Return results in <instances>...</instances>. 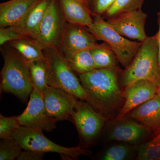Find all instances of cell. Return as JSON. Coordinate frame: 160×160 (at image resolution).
I'll return each mask as SVG.
<instances>
[{
  "mask_svg": "<svg viewBox=\"0 0 160 160\" xmlns=\"http://www.w3.org/2000/svg\"><path fill=\"white\" fill-rule=\"evenodd\" d=\"M120 72L96 69L79 76L88 97L87 102L108 119L117 117L125 102L124 91L119 85Z\"/></svg>",
  "mask_w": 160,
  "mask_h": 160,
  "instance_id": "obj_1",
  "label": "cell"
},
{
  "mask_svg": "<svg viewBox=\"0 0 160 160\" xmlns=\"http://www.w3.org/2000/svg\"><path fill=\"white\" fill-rule=\"evenodd\" d=\"M11 47L2 52L4 64L1 72V90L26 102L33 89L29 65Z\"/></svg>",
  "mask_w": 160,
  "mask_h": 160,
  "instance_id": "obj_2",
  "label": "cell"
},
{
  "mask_svg": "<svg viewBox=\"0 0 160 160\" xmlns=\"http://www.w3.org/2000/svg\"><path fill=\"white\" fill-rule=\"evenodd\" d=\"M122 83L125 88L140 81H149L160 86L157 38L156 34L148 37L132 62L122 74Z\"/></svg>",
  "mask_w": 160,
  "mask_h": 160,
  "instance_id": "obj_3",
  "label": "cell"
},
{
  "mask_svg": "<svg viewBox=\"0 0 160 160\" xmlns=\"http://www.w3.org/2000/svg\"><path fill=\"white\" fill-rule=\"evenodd\" d=\"M48 74V85L69 92L82 101H88L87 94L80 79L69 62L59 50L43 49Z\"/></svg>",
  "mask_w": 160,
  "mask_h": 160,
  "instance_id": "obj_4",
  "label": "cell"
},
{
  "mask_svg": "<svg viewBox=\"0 0 160 160\" xmlns=\"http://www.w3.org/2000/svg\"><path fill=\"white\" fill-rule=\"evenodd\" d=\"M93 16V22L87 29L97 40L108 44L119 63L124 68H127L137 54L142 42L126 38L115 31L102 16L95 14Z\"/></svg>",
  "mask_w": 160,
  "mask_h": 160,
  "instance_id": "obj_5",
  "label": "cell"
},
{
  "mask_svg": "<svg viewBox=\"0 0 160 160\" xmlns=\"http://www.w3.org/2000/svg\"><path fill=\"white\" fill-rule=\"evenodd\" d=\"M11 136L24 150L55 152L69 160H77L81 155L89 156L92 153L79 146L69 148L58 145L44 135L42 129L21 126Z\"/></svg>",
  "mask_w": 160,
  "mask_h": 160,
  "instance_id": "obj_6",
  "label": "cell"
},
{
  "mask_svg": "<svg viewBox=\"0 0 160 160\" xmlns=\"http://www.w3.org/2000/svg\"><path fill=\"white\" fill-rule=\"evenodd\" d=\"M66 21L56 0H50L36 41L43 49H59Z\"/></svg>",
  "mask_w": 160,
  "mask_h": 160,
  "instance_id": "obj_7",
  "label": "cell"
},
{
  "mask_svg": "<svg viewBox=\"0 0 160 160\" xmlns=\"http://www.w3.org/2000/svg\"><path fill=\"white\" fill-rule=\"evenodd\" d=\"M108 119L92 106L80 101H78L72 116V122L86 142H91L99 136Z\"/></svg>",
  "mask_w": 160,
  "mask_h": 160,
  "instance_id": "obj_8",
  "label": "cell"
},
{
  "mask_svg": "<svg viewBox=\"0 0 160 160\" xmlns=\"http://www.w3.org/2000/svg\"><path fill=\"white\" fill-rule=\"evenodd\" d=\"M28 106L23 113L18 116L21 126L51 132L56 128L58 122L51 117L46 110L42 92L33 86Z\"/></svg>",
  "mask_w": 160,
  "mask_h": 160,
  "instance_id": "obj_9",
  "label": "cell"
},
{
  "mask_svg": "<svg viewBox=\"0 0 160 160\" xmlns=\"http://www.w3.org/2000/svg\"><path fill=\"white\" fill-rule=\"evenodd\" d=\"M85 26L66 22L59 51L66 60L78 52L96 46L97 39Z\"/></svg>",
  "mask_w": 160,
  "mask_h": 160,
  "instance_id": "obj_10",
  "label": "cell"
},
{
  "mask_svg": "<svg viewBox=\"0 0 160 160\" xmlns=\"http://www.w3.org/2000/svg\"><path fill=\"white\" fill-rule=\"evenodd\" d=\"M147 18L148 15L141 9L122 12L106 21L124 37L143 42L148 38L145 31Z\"/></svg>",
  "mask_w": 160,
  "mask_h": 160,
  "instance_id": "obj_11",
  "label": "cell"
},
{
  "mask_svg": "<svg viewBox=\"0 0 160 160\" xmlns=\"http://www.w3.org/2000/svg\"><path fill=\"white\" fill-rule=\"evenodd\" d=\"M43 100L49 115L58 121L70 120L78 101L77 98L67 92L48 86L42 92Z\"/></svg>",
  "mask_w": 160,
  "mask_h": 160,
  "instance_id": "obj_12",
  "label": "cell"
},
{
  "mask_svg": "<svg viewBox=\"0 0 160 160\" xmlns=\"http://www.w3.org/2000/svg\"><path fill=\"white\" fill-rule=\"evenodd\" d=\"M115 119L108 130L109 140L138 146L145 142L151 133V130L142 124L125 117Z\"/></svg>",
  "mask_w": 160,
  "mask_h": 160,
  "instance_id": "obj_13",
  "label": "cell"
},
{
  "mask_svg": "<svg viewBox=\"0 0 160 160\" xmlns=\"http://www.w3.org/2000/svg\"><path fill=\"white\" fill-rule=\"evenodd\" d=\"M159 86L148 81H140L125 88V102L115 119L125 117L132 109L151 99L158 94Z\"/></svg>",
  "mask_w": 160,
  "mask_h": 160,
  "instance_id": "obj_14",
  "label": "cell"
},
{
  "mask_svg": "<svg viewBox=\"0 0 160 160\" xmlns=\"http://www.w3.org/2000/svg\"><path fill=\"white\" fill-rule=\"evenodd\" d=\"M127 115L156 133L160 130V97L157 94Z\"/></svg>",
  "mask_w": 160,
  "mask_h": 160,
  "instance_id": "obj_15",
  "label": "cell"
},
{
  "mask_svg": "<svg viewBox=\"0 0 160 160\" xmlns=\"http://www.w3.org/2000/svg\"><path fill=\"white\" fill-rule=\"evenodd\" d=\"M38 0H10L0 4V27L17 26Z\"/></svg>",
  "mask_w": 160,
  "mask_h": 160,
  "instance_id": "obj_16",
  "label": "cell"
},
{
  "mask_svg": "<svg viewBox=\"0 0 160 160\" xmlns=\"http://www.w3.org/2000/svg\"><path fill=\"white\" fill-rule=\"evenodd\" d=\"M50 0H38L17 26L18 30L29 38L36 40L39 29Z\"/></svg>",
  "mask_w": 160,
  "mask_h": 160,
  "instance_id": "obj_17",
  "label": "cell"
},
{
  "mask_svg": "<svg viewBox=\"0 0 160 160\" xmlns=\"http://www.w3.org/2000/svg\"><path fill=\"white\" fill-rule=\"evenodd\" d=\"M60 7L67 22L88 27L92 24V12L89 7L77 0H60Z\"/></svg>",
  "mask_w": 160,
  "mask_h": 160,
  "instance_id": "obj_18",
  "label": "cell"
},
{
  "mask_svg": "<svg viewBox=\"0 0 160 160\" xmlns=\"http://www.w3.org/2000/svg\"><path fill=\"white\" fill-rule=\"evenodd\" d=\"M90 51L96 69H112L120 71L118 66V61L108 44H98Z\"/></svg>",
  "mask_w": 160,
  "mask_h": 160,
  "instance_id": "obj_19",
  "label": "cell"
},
{
  "mask_svg": "<svg viewBox=\"0 0 160 160\" xmlns=\"http://www.w3.org/2000/svg\"><path fill=\"white\" fill-rule=\"evenodd\" d=\"M9 44L27 62L44 59L43 48L31 38L15 40L9 42Z\"/></svg>",
  "mask_w": 160,
  "mask_h": 160,
  "instance_id": "obj_20",
  "label": "cell"
},
{
  "mask_svg": "<svg viewBox=\"0 0 160 160\" xmlns=\"http://www.w3.org/2000/svg\"><path fill=\"white\" fill-rule=\"evenodd\" d=\"M137 146L127 143L116 144L109 146L101 156L102 160H126L131 159L137 155Z\"/></svg>",
  "mask_w": 160,
  "mask_h": 160,
  "instance_id": "obj_21",
  "label": "cell"
},
{
  "mask_svg": "<svg viewBox=\"0 0 160 160\" xmlns=\"http://www.w3.org/2000/svg\"><path fill=\"white\" fill-rule=\"evenodd\" d=\"M90 49L82 50L75 54L70 59L67 60L74 72L80 75L96 69Z\"/></svg>",
  "mask_w": 160,
  "mask_h": 160,
  "instance_id": "obj_22",
  "label": "cell"
},
{
  "mask_svg": "<svg viewBox=\"0 0 160 160\" xmlns=\"http://www.w3.org/2000/svg\"><path fill=\"white\" fill-rule=\"evenodd\" d=\"M148 142L137 146V159L160 160V130Z\"/></svg>",
  "mask_w": 160,
  "mask_h": 160,
  "instance_id": "obj_23",
  "label": "cell"
},
{
  "mask_svg": "<svg viewBox=\"0 0 160 160\" xmlns=\"http://www.w3.org/2000/svg\"><path fill=\"white\" fill-rule=\"evenodd\" d=\"M28 63L33 86L43 92L49 86L47 68L44 59Z\"/></svg>",
  "mask_w": 160,
  "mask_h": 160,
  "instance_id": "obj_24",
  "label": "cell"
},
{
  "mask_svg": "<svg viewBox=\"0 0 160 160\" xmlns=\"http://www.w3.org/2000/svg\"><path fill=\"white\" fill-rule=\"evenodd\" d=\"M145 0H115L104 15L109 18L122 12L142 9Z\"/></svg>",
  "mask_w": 160,
  "mask_h": 160,
  "instance_id": "obj_25",
  "label": "cell"
},
{
  "mask_svg": "<svg viewBox=\"0 0 160 160\" xmlns=\"http://www.w3.org/2000/svg\"><path fill=\"white\" fill-rule=\"evenodd\" d=\"M22 148L13 137L3 139L0 142V160H14L22 152Z\"/></svg>",
  "mask_w": 160,
  "mask_h": 160,
  "instance_id": "obj_26",
  "label": "cell"
},
{
  "mask_svg": "<svg viewBox=\"0 0 160 160\" xmlns=\"http://www.w3.org/2000/svg\"><path fill=\"white\" fill-rule=\"evenodd\" d=\"M18 117H10L0 115V138L1 139L10 137L21 126Z\"/></svg>",
  "mask_w": 160,
  "mask_h": 160,
  "instance_id": "obj_27",
  "label": "cell"
},
{
  "mask_svg": "<svg viewBox=\"0 0 160 160\" xmlns=\"http://www.w3.org/2000/svg\"><path fill=\"white\" fill-rule=\"evenodd\" d=\"M29 38L20 32L15 26L0 29V45L2 46L8 42L20 39Z\"/></svg>",
  "mask_w": 160,
  "mask_h": 160,
  "instance_id": "obj_28",
  "label": "cell"
},
{
  "mask_svg": "<svg viewBox=\"0 0 160 160\" xmlns=\"http://www.w3.org/2000/svg\"><path fill=\"white\" fill-rule=\"evenodd\" d=\"M115 0H88V6L93 15H103Z\"/></svg>",
  "mask_w": 160,
  "mask_h": 160,
  "instance_id": "obj_29",
  "label": "cell"
},
{
  "mask_svg": "<svg viewBox=\"0 0 160 160\" xmlns=\"http://www.w3.org/2000/svg\"><path fill=\"white\" fill-rule=\"evenodd\" d=\"M46 152L32 150H24L22 152L17 160H42Z\"/></svg>",
  "mask_w": 160,
  "mask_h": 160,
  "instance_id": "obj_30",
  "label": "cell"
},
{
  "mask_svg": "<svg viewBox=\"0 0 160 160\" xmlns=\"http://www.w3.org/2000/svg\"><path fill=\"white\" fill-rule=\"evenodd\" d=\"M158 30L156 35L157 38L158 55L159 65L160 69V12L158 13Z\"/></svg>",
  "mask_w": 160,
  "mask_h": 160,
  "instance_id": "obj_31",
  "label": "cell"
},
{
  "mask_svg": "<svg viewBox=\"0 0 160 160\" xmlns=\"http://www.w3.org/2000/svg\"><path fill=\"white\" fill-rule=\"evenodd\" d=\"M77 1H79L80 2H82L84 3V4H86V5H87V6H88V2L87 0H77ZM88 7H89V6H88Z\"/></svg>",
  "mask_w": 160,
  "mask_h": 160,
  "instance_id": "obj_32",
  "label": "cell"
},
{
  "mask_svg": "<svg viewBox=\"0 0 160 160\" xmlns=\"http://www.w3.org/2000/svg\"><path fill=\"white\" fill-rule=\"evenodd\" d=\"M158 94L160 97V86L159 87L158 90Z\"/></svg>",
  "mask_w": 160,
  "mask_h": 160,
  "instance_id": "obj_33",
  "label": "cell"
},
{
  "mask_svg": "<svg viewBox=\"0 0 160 160\" xmlns=\"http://www.w3.org/2000/svg\"><path fill=\"white\" fill-rule=\"evenodd\" d=\"M87 1H88V0H87Z\"/></svg>",
  "mask_w": 160,
  "mask_h": 160,
  "instance_id": "obj_34",
  "label": "cell"
}]
</instances>
